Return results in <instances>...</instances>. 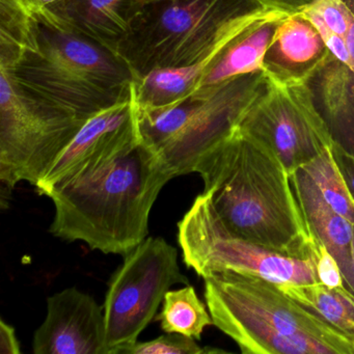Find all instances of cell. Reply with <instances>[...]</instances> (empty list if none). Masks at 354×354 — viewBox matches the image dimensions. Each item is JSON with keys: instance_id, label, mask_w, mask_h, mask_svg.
I'll return each instance as SVG.
<instances>
[{"instance_id": "1", "label": "cell", "mask_w": 354, "mask_h": 354, "mask_svg": "<svg viewBox=\"0 0 354 354\" xmlns=\"http://www.w3.org/2000/svg\"><path fill=\"white\" fill-rule=\"evenodd\" d=\"M196 173L232 231L273 252L313 260L318 241L291 175L264 144L237 127L204 155Z\"/></svg>"}, {"instance_id": "2", "label": "cell", "mask_w": 354, "mask_h": 354, "mask_svg": "<svg viewBox=\"0 0 354 354\" xmlns=\"http://www.w3.org/2000/svg\"><path fill=\"white\" fill-rule=\"evenodd\" d=\"M173 179L157 155L140 142L96 171L49 194L55 214L49 232L82 241L103 254H123L149 234L161 189Z\"/></svg>"}, {"instance_id": "3", "label": "cell", "mask_w": 354, "mask_h": 354, "mask_svg": "<svg viewBox=\"0 0 354 354\" xmlns=\"http://www.w3.org/2000/svg\"><path fill=\"white\" fill-rule=\"evenodd\" d=\"M38 19L36 45L7 71L45 100L86 120L132 99L136 76L115 51L59 22L47 9Z\"/></svg>"}, {"instance_id": "4", "label": "cell", "mask_w": 354, "mask_h": 354, "mask_svg": "<svg viewBox=\"0 0 354 354\" xmlns=\"http://www.w3.org/2000/svg\"><path fill=\"white\" fill-rule=\"evenodd\" d=\"M204 281L213 325L243 354H354L347 335L287 295L279 283L233 272Z\"/></svg>"}, {"instance_id": "5", "label": "cell", "mask_w": 354, "mask_h": 354, "mask_svg": "<svg viewBox=\"0 0 354 354\" xmlns=\"http://www.w3.org/2000/svg\"><path fill=\"white\" fill-rule=\"evenodd\" d=\"M292 14L259 0H161L136 20L115 51L136 78L208 64L248 30Z\"/></svg>"}, {"instance_id": "6", "label": "cell", "mask_w": 354, "mask_h": 354, "mask_svg": "<svg viewBox=\"0 0 354 354\" xmlns=\"http://www.w3.org/2000/svg\"><path fill=\"white\" fill-rule=\"evenodd\" d=\"M266 84L262 70L200 88L174 106L138 111L142 142L171 177L196 173L201 159L239 126Z\"/></svg>"}, {"instance_id": "7", "label": "cell", "mask_w": 354, "mask_h": 354, "mask_svg": "<svg viewBox=\"0 0 354 354\" xmlns=\"http://www.w3.org/2000/svg\"><path fill=\"white\" fill-rule=\"evenodd\" d=\"M84 120L45 100L0 70L1 200L16 184L36 186L75 138Z\"/></svg>"}, {"instance_id": "8", "label": "cell", "mask_w": 354, "mask_h": 354, "mask_svg": "<svg viewBox=\"0 0 354 354\" xmlns=\"http://www.w3.org/2000/svg\"><path fill=\"white\" fill-rule=\"evenodd\" d=\"M178 243L186 266L203 279L216 273L233 272L279 285L319 283L312 259L285 256L232 231L205 192L196 196L178 223Z\"/></svg>"}, {"instance_id": "9", "label": "cell", "mask_w": 354, "mask_h": 354, "mask_svg": "<svg viewBox=\"0 0 354 354\" xmlns=\"http://www.w3.org/2000/svg\"><path fill=\"white\" fill-rule=\"evenodd\" d=\"M105 296L107 354H125L156 317L174 285H189L178 250L162 237L146 238L125 254Z\"/></svg>"}, {"instance_id": "10", "label": "cell", "mask_w": 354, "mask_h": 354, "mask_svg": "<svg viewBox=\"0 0 354 354\" xmlns=\"http://www.w3.org/2000/svg\"><path fill=\"white\" fill-rule=\"evenodd\" d=\"M265 75L264 92L244 113L238 128L270 149L292 175L333 147L335 140L315 104L308 80Z\"/></svg>"}, {"instance_id": "11", "label": "cell", "mask_w": 354, "mask_h": 354, "mask_svg": "<svg viewBox=\"0 0 354 354\" xmlns=\"http://www.w3.org/2000/svg\"><path fill=\"white\" fill-rule=\"evenodd\" d=\"M140 142L138 109L132 98L86 120L41 178L37 190L49 196L62 186L96 171Z\"/></svg>"}, {"instance_id": "12", "label": "cell", "mask_w": 354, "mask_h": 354, "mask_svg": "<svg viewBox=\"0 0 354 354\" xmlns=\"http://www.w3.org/2000/svg\"><path fill=\"white\" fill-rule=\"evenodd\" d=\"M35 354H107L104 308L71 287L47 298V315L32 339Z\"/></svg>"}, {"instance_id": "13", "label": "cell", "mask_w": 354, "mask_h": 354, "mask_svg": "<svg viewBox=\"0 0 354 354\" xmlns=\"http://www.w3.org/2000/svg\"><path fill=\"white\" fill-rule=\"evenodd\" d=\"M161 0H62L48 10L59 22L115 51L132 24Z\"/></svg>"}, {"instance_id": "14", "label": "cell", "mask_w": 354, "mask_h": 354, "mask_svg": "<svg viewBox=\"0 0 354 354\" xmlns=\"http://www.w3.org/2000/svg\"><path fill=\"white\" fill-rule=\"evenodd\" d=\"M306 80L335 144L354 156L353 72L329 53Z\"/></svg>"}, {"instance_id": "15", "label": "cell", "mask_w": 354, "mask_h": 354, "mask_svg": "<svg viewBox=\"0 0 354 354\" xmlns=\"http://www.w3.org/2000/svg\"><path fill=\"white\" fill-rule=\"evenodd\" d=\"M328 53L318 30L297 12L277 24L263 71L281 78L308 80Z\"/></svg>"}, {"instance_id": "16", "label": "cell", "mask_w": 354, "mask_h": 354, "mask_svg": "<svg viewBox=\"0 0 354 354\" xmlns=\"http://www.w3.org/2000/svg\"><path fill=\"white\" fill-rule=\"evenodd\" d=\"M291 181L313 235L335 257L341 267L346 287L354 294V225L329 206L304 169L292 174Z\"/></svg>"}, {"instance_id": "17", "label": "cell", "mask_w": 354, "mask_h": 354, "mask_svg": "<svg viewBox=\"0 0 354 354\" xmlns=\"http://www.w3.org/2000/svg\"><path fill=\"white\" fill-rule=\"evenodd\" d=\"M281 21L260 24L232 41L207 64L198 90L262 71L267 49Z\"/></svg>"}, {"instance_id": "18", "label": "cell", "mask_w": 354, "mask_h": 354, "mask_svg": "<svg viewBox=\"0 0 354 354\" xmlns=\"http://www.w3.org/2000/svg\"><path fill=\"white\" fill-rule=\"evenodd\" d=\"M206 65L160 68L136 77L132 98L138 113L167 109L192 96L198 90Z\"/></svg>"}, {"instance_id": "19", "label": "cell", "mask_w": 354, "mask_h": 354, "mask_svg": "<svg viewBox=\"0 0 354 354\" xmlns=\"http://www.w3.org/2000/svg\"><path fill=\"white\" fill-rule=\"evenodd\" d=\"M279 286L287 295L322 317L354 343V294L347 287L329 288L321 283Z\"/></svg>"}, {"instance_id": "20", "label": "cell", "mask_w": 354, "mask_h": 354, "mask_svg": "<svg viewBox=\"0 0 354 354\" xmlns=\"http://www.w3.org/2000/svg\"><path fill=\"white\" fill-rule=\"evenodd\" d=\"M207 308L194 288L187 285L167 292L162 308L155 319L159 321L165 333H180L200 341L204 329L213 325L212 317Z\"/></svg>"}, {"instance_id": "21", "label": "cell", "mask_w": 354, "mask_h": 354, "mask_svg": "<svg viewBox=\"0 0 354 354\" xmlns=\"http://www.w3.org/2000/svg\"><path fill=\"white\" fill-rule=\"evenodd\" d=\"M38 19L22 0H0V69H11L36 44Z\"/></svg>"}, {"instance_id": "22", "label": "cell", "mask_w": 354, "mask_h": 354, "mask_svg": "<svg viewBox=\"0 0 354 354\" xmlns=\"http://www.w3.org/2000/svg\"><path fill=\"white\" fill-rule=\"evenodd\" d=\"M333 147L323 151L301 169L310 176L329 206L354 225V198L337 167Z\"/></svg>"}, {"instance_id": "23", "label": "cell", "mask_w": 354, "mask_h": 354, "mask_svg": "<svg viewBox=\"0 0 354 354\" xmlns=\"http://www.w3.org/2000/svg\"><path fill=\"white\" fill-rule=\"evenodd\" d=\"M223 352L212 348H201L194 337L180 333H165L148 342H136L125 354H210Z\"/></svg>"}, {"instance_id": "24", "label": "cell", "mask_w": 354, "mask_h": 354, "mask_svg": "<svg viewBox=\"0 0 354 354\" xmlns=\"http://www.w3.org/2000/svg\"><path fill=\"white\" fill-rule=\"evenodd\" d=\"M304 9L318 14L330 30L345 39L354 26L353 14L343 0H313Z\"/></svg>"}, {"instance_id": "25", "label": "cell", "mask_w": 354, "mask_h": 354, "mask_svg": "<svg viewBox=\"0 0 354 354\" xmlns=\"http://www.w3.org/2000/svg\"><path fill=\"white\" fill-rule=\"evenodd\" d=\"M299 13L316 28L329 53L333 57H337L339 62L345 64L354 73V62L351 55H350L346 39L330 30L323 21L322 18L315 12L310 11L308 9H302L301 11H299Z\"/></svg>"}, {"instance_id": "26", "label": "cell", "mask_w": 354, "mask_h": 354, "mask_svg": "<svg viewBox=\"0 0 354 354\" xmlns=\"http://www.w3.org/2000/svg\"><path fill=\"white\" fill-rule=\"evenodd\" d=\"M316 250L313 254L319 283L329 288L346 287L339 263L328 250L317 239Z\"/></svg>"}, {"instance_id": "27", "label": "cell", "mask_w": 354, "mask_h": 354, "mask_svg": "<svg viewBox=\"0 0 354 354\" xmlns=\"http://www.w3.org/2000/svg\"><path fill=\"white\" fill-rule=\"evenodd\" d=\"M333 151L337 167L354 198V156L346 152L337 144L333 145Z\"/></svg>"}, {"instance_id": "28", "label": "cell", "mask_w": 354, "mask_h": 354, "mask_svg": "<svg viewBox=\"0 0 354 354\" xmlns=\"http://www.w3.org/2000/svg\"><path fill=\"white\" fill-rule=\"evenodd\" d=\"M0 353L20 354V343L16 329L3 319H0Z\"/></svg>"}, {"instance_id": "29", "label": "cell", "mask_w": 354, "mask_h": 354, "mask_svg": "<svg viewBox=\"0 0 354 354\" xmlns=\"http://www.w3.org/2000/svg\"><path fill=\"white\" fill-rule=\"evenodd\" d=\"M259 1L263 5L283 10L290 13H295L297 8V0H259Z\"/></svg>"}, {"instance_id": "30", "label": "cell", "mask_w": 354, "mask_h": 354, "mask_svg": "<svg viewBox=\"0 0 354 354\" xmlns=\"http://www.w3.org/2000/svg\"><path fill=\"white\" fill-rule=\"evenodd\" d=\"M343 1L354 16V0H343ZM346 42H347L350 55H351L354 62V26L350 28L349 32H348L347 37H346Z\"/></svg>"}, {"instance_id": "31", "label": "cell", "mask_w": 354, "mask_h": 354, "mask_svg": "<svg viewBox=\"0 0 354 354\" xmlns=\"http://www.w3.org/2000/svg\"><path fill=\"white\" fill-rule=\"evenodd\" d=\"M30 10H41L59 3L62 0H22Z\"/></svg>"}, {"instance_id": "32", "label": "cell", "mask_w": 354, "mask_h": 354, "mask_svg": "<svg viewBox=\"0 0 354 354\" xmlns=\"http://www.w3.org/2000/svg\"><path fill=\"white\" fill-rule=\"evenodd\" d=\"M352 265H353V272H354V239H353V243H352Z\"/></svg>"}]
</instances>
